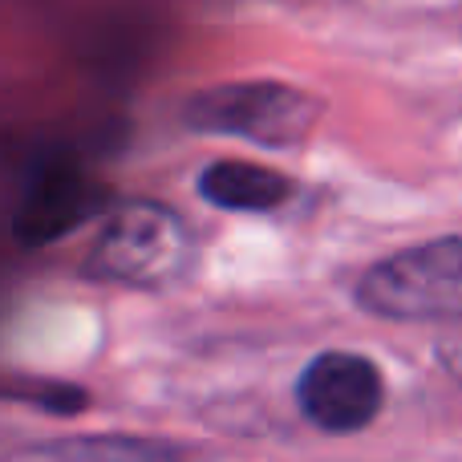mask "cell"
Instances as JSON below:
<instances>
[{
    "label": "cell",
    "instance_id": "cell-1",
    "mask_svg": "<svg viewBox=\"0 0 462 462\" xmlns=\"http://www.w3.org/2000/svg\"><path fill=\"white\" fill-rule=\"evenodd\" d=\"M325 102L288 81H219L183 102V122L199 134H227L268 151H296L317 130Z\"/></svg>",
    "mask_w": 462,
    "mask_h": 462
},
{
    "label": "cell",
    "instance_id": "cell-2",
    "mask_svg": "<svg viewBox=\"0 0 462 462\" xmlns=\"http://www.w3.org/2000/svg\"><path fill=\"white\" fill-rule=\"evenodd\" d=\"M357 304L382 320H462V236L377 260L361 276Z\"/></svg>",
    "mask_w": 462,
    "mask_h": 462
},
{
    "label": "cell",
    "instance_id": "cell-3",
    "mask_svg": "<svg viewBox=\"0 0 462 462\" xmlns=\"http://www.w3.org/2000/svg\"><path fill=\"white\" fill-rule=\"evenodd\" d=\"M191 260V236L175 211L159 203H126L114 208L102 236L89 247V272L114 284L159 288L175 280Z\"/></svg>",
    "mask_w": 462,
    "mask_h": 462
},
{
    "label": "cell",
    "instance_id": "cell-4",
    "mask_svg": "<svg viewBox=\"0 0 462 462\" xmlns=\"http://www.w3.org/2000/svg\"><path fill=\"white\" fill-rule=\"evenodd\" d=\"M385 382L382 369L361 353H320L296 382V406L317 430L357 434L382 414Z\"/></svg>",
    "mask_w": 462,
    "mask_h": 462
},
{
    "label": "cell",
    "instance_id": "cell-5",
    "mask_svg": "<svg viewBox=\"0 0 462 462\" xmlns=\"http://www.w3.org/2000/svg\"><path fill=\"white\" fill-rule=\"evenodd\" d=\"M106 208V187L94 183L73 159H49L29 179L13 211V236L24 247H45L69 236Z\"/></svg>",
    "mask_w": 462,
    "mask_h": 462
},
{
    "label": "cell",
    "instance_id": "cell-6",
    "mask_svg": "<svg viewBox=\"0 0 462 462\" xmlns=\"http://www.w3.org/2000/svg\"><path fill=\"white\" fill-rule=\"evenodd\" d=\"M199 195L219 211H276L292 195V179L260 162L219 159L199 175Z\"/></svg>",
    "mask_w": 462,
    "mask_h": 462
},
{
    "label": "cell",
    "instance_id": "cell-7",
    "mask_svg": "<svg viewBox=\"0 0 462 462\" xmlns=\"http://www.w3.org/2000/svg\"><path fill=\"white\" fill-rule=\"evenodd\" d=\"M21 455L29 458H65V462H86V458H114V462H154V458H175L179 447L162 439H130V434H106V439H57L24 447Z\"/></svg>",
    "mask_w": 462,
    "mask_h": 462
},
{
    "label": "cell",
    "instance_id": "cell-8",
    "mask_svg": "<svg viewBox=\"0 0 462 462\" xmlns=\"http://www.w3.org/2000/svg\"><path fill=\"white\" fill-rule=\"evenodd\" d=\"M0 398L29 402V406H41L49 414H78V410H86V393L57 382H0Z\"/></svg>",
    "mask_w": 462,
    "mask_h": 462
},
{
    "label": "cell",
    "instance_id": "cell-9",
    "mask_svg": "<svg viewBox=\"0 0 462 462\" xmlns=\"http://www.w3.org/2000/svg\"><path fill=\"white\" fill-rule=\"evenodd\" d=\"M442 361H447V369L462 382V337H458V341H447V345H442Z\"/></svg>",
    "mask_w": 462,
    "mask_h": 462
}]
</instances>
